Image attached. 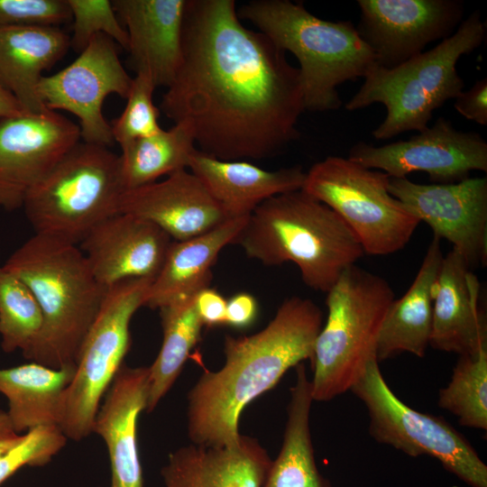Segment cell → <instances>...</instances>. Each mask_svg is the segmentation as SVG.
<instances>
[{
  "label": "cell",
  "instance_id": "obj_1",
  "mask_svg": "<svg viewBox=\"0 0 487 487\" xmlns=\"http://www.w3.org/2000/svg\"><path fill=\"white\" fill-rule=\"evenodd\" d=\"M160 111L222 161L262 160L300 136L299 68L265 34L244 26L234 0H188L179 66Z\"/></svg>",
  "mask_w": 487,
  "mask_h": 487
},
{
  "label": "cell",
  "instance_id": "obj_2",
  "mask_svg": "<svg viewBox=\"0 0 487 487\" xmlns=\"http://www.w3.org/2000/svg\"><path fill=\"white\" fill-rule=\"evenodd\" d=\"M323 315L311 299H285L274 317L258 333L226 335L225 363L205 370L188 393V433L192 444H236L239 418L254 399L272 389L291 367L314 357Z\"/></svg>",
  "mask_w": 487,
  "mask_h": 487
},
{
  "label": "cell",
  "instance_id": "obj_3",
  "mask_svg": "<svg viewBox=\"0 0 487 487\" xmlns=\"http://www.w3.org/2000/svg\"><path fill=\"white\" fill-rule=\"evenodd\" d=\"M3 266L29 287L42 315L41 332L23 356L53 369L76 367L107 290L78 245L34 234Z\"/></svg>",
  "mask_w": 487,
  "mask_h": 487
},
{
  "label": "cell",
  "instance_id": "obj_4",
  "mask_svg": "<svg viewBox=\"0 0 487 487\" xmlns=\"http://www.w3.org/2000/svg\"><path fill=\"white\" fill-rule=\"evenodd\" d=\"M233 244L266 266L294 263L308 288L325 293L364 254L344 220L302 189L260 204Z\"/></svg>",
  "mask_w": 487,
  "mask_h": 487
},
{
  "label": "cell",
  "instance_id": "obj_5",
  "mask_svg": "<svg viewBox=\"0 0 487 487\" xmlns=\"http://www.w3.org/2000/svg\"><path fill=\"white\" fill-rule=\"evenodd\" d=\"M237 14L299 63L305 111L341 107L337 87L364 78L375 57L350 21L331 22L289 0H253Z\"/></svg>",
  "mask_w": 487,
  "mask_h": 487
},
{
  "label": "cell",
  "instance_id": "obj_6",
  "mask_svg": "<svg viewBox=\"0 0 487 487\" xmlns=\"http://www.w3.org/2000/svg\"><path fill=\"white\" fill-rule=\"evenodd\" d=\"M485 35L486 23L475 10L433 49L393 69L374 66L345 105V109L384 105L385 119L372 133L377 140L391 139L408 131H424L433 112L463 91L464 83L456 63L463 55L476 50Z\"/></svg>",
  "mask_w": 487,
  "mask_h": 487
},
{
  "label": "cell",
  "instance_id": "obj_7",
  "mask_svg": "<svg viewBox=\"0 0 487 487\" xmlns=\"http://www.w3.org/2000/svg\"><path fill=\"white\" fill-rule=\"evenodd\" d=\"M326 294L327 317L315 343L310 380L317 401L350 391L376 358L379 331L395 299L386 280L355 264L343 271Z\"/></svg>",
  "mask_w": 487,
  "mask_h": 487
},
{
  "label": "cell",
  "instance_id": "obj_8",
  "mask_svg": "<svg viewBox=\"0 0 487 487\" xmlns=\"http://www.w3.org/2000/svg\"><path fill=\"white\" fill-rule=\"evenodd\" d=\"M124 190L120 156L83 142L30 189L22 208L34 234L78 245L119 212Z\"/></svg>",
  "mask_w": 487,
  "mask_h": 487
},
{
  "label": "cell",
  "instance_id": "obj_9",
  "mask_svg": "<svg viewBox=\"0 0 487 487\" xmlns=\"http://www.w3.org/2000/svg\"><path fill=\"white\" fill-rule=\"evenodd\" d=\"M389 181L382 171L327 156L306 172L301 189L334 210L364 253L388 255L405 247L420 223L389 193Z\"/></svg>",
  "mask_w": 487,
  "mask_h": 487
},
{
  "label": "cell",
  "instance_id": "obj_10",
  "mask_svg": "<svg viewBox=\"0 0 487 487\" xmlns=\"http://www.w3.org/2000/svg\"><path fill=\"white\" fill-rule=\"evenodd\" d=\"M152 280L128 279L107 288L64 393L59 427L68 439L79 441L93 433L102 400L128 353L131 319L143 307Z\"/></svg>",
  "mask_w": 487,
  "mask_h": 487
},
{
  "label": "cell",
  "instance_id": "obj_11",
  "mask_svg": "<svg viewBox=\"0 0 487 487\" xmlns=\"http://www.w3.org/2000/svg\"><path fill=\"white\" fill-rule=\"evenodd\" d=\"M350 391L366 407L374 440L412 457H434L469 486L487 487V466L469 441L441 417L401 401L384 380L376 358Z\"/></svg>",
  "mask_w": 487,
  "mask_h": 487
},
{
  "label": "cell",
  "instance_id": "obj_12",
  "mask_svg": "<svg viewBox=\"0 0 487 487\" xmlns=\"http://www.w3.org/2000/svg\"><path fill=\"white\" fill-rule=\"evenodd\" d=\"M132 82L119 60L116 43L97 34L72 63L43 76L37 95L47 109L65 110L78 117L84 142L109 147L115 141L103 115L104 101L111 94L126 99Z\"/></svg>",
  "mask_w": 487,
  "mask_h": 487
},
{
  "label": "cell",
  "instance_id": "obj_13",
  "mask_svg": "<svg viewBox=\"0 0 487 487\" xmlns=\"http://www.w3.org/2000/svg\"><path fill=\"white\" fill-rule=\"evenodd\" d=\"M347 158L390 178L422 171L434 182L449 184L469 178L473 170L487 171V142L478 133L459 131L440 116L408 140L379 147L360 141Z\"/></svg>",
  "mask_w": 487,
  "mask_h": 487
},
{
  "label": "cell",
  "instance_id": "obj_14",
  "mask_svg": "<svg viewBox=\"0 0 487 487\" xmlns=\"http://www.w3.org/2000/svg\"><path fill=\"white\" fill-rule=\"evenodd\" d=\"M389 193L434 236L452 244L470 268L487 260V178H467L449 184H421L390 178Z\"/></svg>",
  "mask_w": 487,
  "mask_h": 487
},
{
  "label": "cell",
  "instance_id": "obj_15",
  "mask_svg": "<svg viewBox=\"0 0 487 487\" xmlns=\"http://www.w3.org/2000/svg\"><path fill=\"white\" fill-rule=\"evenodd\" d=\"M357 5V32L372 50L376 66L385 69L452 35L464 13L459 0H358Z\"/></svg>",
  "mask_w": 487,
  "mask_h": 487
},
{
  "label": "cell",
  "instance_id": "obj_16",
  "mask_svg": "<svg viewBox=\"0 0 487 487\" xmlns=\"http://www.w3.org/2000/svg\"><path fill=\"white\" fill-rule=\"evenodd\" d=\"M79 139L78 125L55 111L0 119V209L22 208L30 189Z\"/></svg>",
  "mask_w": 487,
  "mask_h": 487
},
{
  "label": "cell",
  "instance_id": "obj_17",
  "mask_svg": "<svg viewBox=\"0 0 487 487\" xmlns=\"http://www.w3.org/2000/svg\"><path fill=\"white\" fill-rule=\"evenodd\" d=\"M171 242L153 223L118 212L96 225L78 247L96 280L109 288L128 279L154 280Z\"/></svg>",
  "mask_w": 487,
  "mask_h": 487
},
{
  "label": "cell",
  "instance_id": "obj_18",
  "mask_svg": "<svg viewBox=\"0 0 487 487\" xmlns=\"http://www.w3.org/2000/svg\"><path fill=\"white\" fill-rule=\"evenodd\" d=\"M119 212L148 220L174 241H184L216 227L230 217L189 170L161 181L124 189Z\"/></svg>",
  "mask_w": 487,
  "mask_h": 487
},
{
  "label": "cell",
  "instance_id": "obj_19",
  "mask_svg": "<svg viewBox=\"0 0 487 487\" xmlns=\"http://www.w3.org/2000/svg\"><path fill=\"white\" fill-rule=\"evenodd\" d=\"M115 14L128 36L127 51L136 74L168 87L181 60L188 0H114Z\"/></svg>",
  "mask_w": 487,
  "mask_h": 487
},
{
  "label": "cell",
  "instance_id": "obj_20",
  "mask_svg": "<svg viewBox=\"0 0 487 487\" xmlns=\"http://www.w3.org/2000/svg\"><path fill=\"white\" fill-rule=\"evenodd\" d=\"M477 277L455 249L443 258L434 285L429 346L458 355L487 349V320Z\"/></svg>",
  "mask_w": 487,
  "mask_h": 487
},
{
  "label": "cell",
  "instance_id": "obj_21",
  "mask_svg": "<svg viewBox=\"0 0 487 487\" xmlns=\"http://www.w3.org/2000/svg\"><path fill=\"white\" fill-rule=\"evenodd\" d=\"M149 367L123 364L96 413L93 432L106 445L110 487H144L137 446V421L146 409Z\"/></svg>",
  "mask_w": 487,
  "mask_h": 487
},
{
  "label": "cell",
  "instance_id": "obj_22",
  "mask_svg": "<svg viewBox=\"0 0 487 487\" xmlns=\"http://www.w3.org/2000/svg\"><path fill=\"white\" fill-rule=\"evenodd\" d=\"M271 461L257 439L241 435L233 446L179 447L161 474L165 487H262Z\"/></svg>",
  "mask_w": 487,
  "mask_h": 487
},
{
  "label": "cell",
  "instance_id": "obj_23",
  "mask_svg": "<svg viewBox=\"0 0 487 487\" xmlns=\"http://www.w3.org/2000/svg\"><path fill=\"white\" fill-rule=\"evenodd\" d=\"M188 170L230 217L249 216L265 200L301 189L306 178L300 166L268 170L246 161L218 160L198 149Z\"/></svg>",
  "mask_w": 487,
  "mask_h": 487
},
{
  "label": "cell",
  "instance_id": "obj_24",
  "mask_svg": "<svg viewBox=\"0 0 487 487\" xmlns=\"http://www.w3.org/2000/svg\"><path fill=\"white\" fill-rule=\"evenodd\" d=\"M249 216L230 218L188 240L172 241L159 274L148 289L143 307L159 309L178 299L195 297L209 287L217 256L234 243Z\"/></svg>",
  "mask_w": 487,
  "mask_h": 487
},
{
  "label": "cell",
  "instance_id": "obj_25",
  "mask_svg": "<svg viewBox=\"0 0 487 487\" xmlns=\"http://www.w3.org/2000/svg\"><path fill=\"white\" fill-rule=\"evenodd\" d=\"M70 47V37L55 26L0 28V84L28 113L47 109L37 95L43 72L60 60Z\"/></svg>",
  "mask_w": 487,
  "mask_h": 487
},
{
  "label": "cell",
  "instance_id": "obj_26",
  "mask_svg": "<svg viewBox=\"0 0 487 487\" xmlns=\"http://www.w3.org/2000/svg\"><path fill=\"white\" fill-rule=\"evenodd\" d=\"M443 258L440 239L434 236L412 284L388 308L376 342L379 363L401 353L426 354L432 330L434 285Z\"/></svg>",
  "mask_w": 487,
  "mask_h": 487
},
{
  "label": "cell",
  "instance_id": "obj_27",
  "mask_svg": "<svg viewBox=\"0 0 487 487\" xmlns=\"http://www.w3.org/2000/svg\"><path fill=\"white\" fill-rule=\"evenodd\" d=\"M75 371L76 367L53 369L34 362L0 368V392L8 400L6 413L15 433L41 425L59 426L64 393Z\"/></svg>",
  "mask_w": 487,
  "mask_h": 487
},
{
  "label": "cell",
  "instance_id": "obj_28",
  "mask_svg": "<svg viewBox=\"0 0 487 487\" xmlns=\"http://www.w3.org/2000/svg\"><path fill=\"white\" fill-rule=\"evenodd\" d=\"M311 381L303 363L296 366L290 388L283 443L271 461L262 487H332L318 471L310 432Z\"/></svg>",
  "mask_w": 487,
  "mask_h": 487
},
{
  "label": "cell",
  "instance_id": "obj_29",
  "mask_svg": "<svg viewBox=\"0 0 487 487\" xmlns=\"http://www.w3.org/2000/svg\"><path fill=\"white\" fill-rule=\"evenodd\" d=\"M195 297L159 308L163 337L160 352L149 366L147 412H152L170 390L190 351L201 338L204 325L196 309Z\"/></svg>",
  "mask_w": 487,
  "mask_h": 487
},
{
  "label": "cell",
  "instance_id": "obj_30",
  "mask_svg": "<svg viewBox=\"0 0 487 487\" xmlns=\"http://www.w3.org/2000/svg\"><path fill=\"white\" fill-rule=\"evenodd\" d=\"M120 173L124 189L138 188L188 169L197 150L190 127L175 123L169 130L135 140L121 148Z\"/></svg>",
  "mask_w": 487,
  "mask_h": 487
},
{
  "label": "cell",
  "instance_id": "obj_31",
  "mask_svg": "<svg viewBox=\"0 0 487 487\" xmlns=\"http://www.w3.org/2000/svg\"><path fill=\"white\" fill-rule=\"evenodd\" d=\"M438 406L461 426L487 429V349L459 355L449 383L439 391Z\"/></svg>",
  "mask_w": 487,
  "mask_h": 487
},
{
  "label": "cell",
  "instance_id": "obj_32",
  "mask_svg": "<svg viewBox=\"0 0 487 487\" xmlns=\"http://www.w3.org/2000/svg\"><path fill=\"white\" fill-rule=\"evenodd\" d=\"M42 326L39 304L29 287L0 266V336L5 353L19 349L23 355L36 341Z\"/></svg>",
  "mask_w": 487,
  "mask_h": 487
},
{
  "label": "cell",
  "instance_id": "obj_33",
  "mask_svg": "<svg viewBox=\"0 0 487 487\" xmlns=\"http://www.w3.org/2000/svg\"><path fill=\"white\" fill-rule=\"evenodd\" d=\"M155 88L152 78L145 74H136L133 78L126 106L110 124L114 141L121 148L162 129L159 124L160 109L152 100Z\"/></svg>",
  "mask_w": 487,
  "mask_h": 487
},
{
  "label": "cell",
  "instance_id": "obj_34",
  "mask_svg": "<svg viewBox=\"0 0 487 487\" xmlns=\"http://www.w3.org/2000/svg\"><path fill=\"white\" fill-rule=\"evenodd\" d=\"M70 11L72 35L70 47L81 52L90 40L105 34L127 50L128 36L108 0H67Z\"/></svg>",
  "mask_w": 487,
  "mask_h": 487
},
{
  "label": "cell",
  "instance_id": "obj_35",
  "mask_svg": "<svg viewBox=\"0 0 487 487\" xmlns=\"http://www.w3.org/2000/svg\"><path fill=\"white\" fill-rule=\"evenodd\" d=\"M68 437L56 424L30 428L0 459V484L25 465L47 464L66 445Z\"/></svg>",
  "mask_w": 487,
  "mask_h": 487
},
{
  "label": "cell",
  "instance_id": "obj_36",
  "mask_svg": "<svg viewBox=\"0 0 487 487\" xmlns=\"http://www.w3.org/2000/svg\"><path fill=\"white\" fill-rule=\"evenodd\" d=\"M71 20L67 0H0V28L55 26Z\"/></svg>",
  "mask_w": 487,
  "mask_h": 487
},
{
  "label": "cell",
  "instance_id": "obj_37",
  "mask_svg": "<svg viewBox=\"0 0 487 487\" xmlns=\"http://www.w3.org/2000/svg\"><path fill=\"white\" fill-rule=\"evenodd\" d=\"M454 108L464 117L481 125H487V78L476 81L455 98Z\"/></svg>",
  "mask_w": 487,
  "mask_h": 487
},
{
  "label": "cell",
  "instance_id": "obj_38",
  "mask_svg": "<svg viewBox=\"0 0 487 487\" xmlns=\"http://www.w3.org/2000/svg\"><path fill=\"white\" fill-rule=\"evenodd\" d=\"M257 316L258 303L252 294L238 292L226 299V326L244 329L254 323Z\"/></svg>",
  "mask_w": 487,
  "mask_h": 487
},
{
  "label": "cell",
  "instance_id": "obj_39",
  "mask_svg": "<svg viewBox=\"0 0 487 487\" xmlns=\"http://www.w3.org/2000/svg\"><path fill=\"white\" fill-rule=\"evenodd\" d=\"M195 306L204 326L212 327L225 325L226 299L209 287L195 297Z\"/></svg>",
  "mask_w": 487,
  "mask_h": 487
},
{
  "label": "cell",
  "instance_id": "obj_40",
  "mask_svg": "<svg viewBox=\"0 0 487 487\" xmlns=\"http://www.w3.org/2000/svg\"><path fill=\"white\" fill-rule=\"evenodd\" d=\"M28 112L19 100L0 84V119L19 116Z\"/></svg>",
  "mask_w": 487,
  "mask_h": 487
},
{
  "label": "cell",
  "instance_id": "obj_41",
  "mask_svg": "<svg viewBox=\"0 0 487 487\" xmlns=\"http://www.w3.org/2000/svg\"><path fill=\"white\" fill-rule=\"evenodd\" d=\"M20 436L15 432L0 436V459L18 441Z\"/></svg>",
  "mask_w": 487,
  "mask_h": 487
},
{
  "label": "cell",
  "instance_id": "obj_42",
  "mask_svg": "<svg viewBox=\"0 0 487 487\" xmlns=\"http://www.w3.org/2000/svg\"><path fill=\"white\" fill-rule=\"evenodd\" d=\"M10 419L5 411L0 409V436L14 433Z\"/></svg>",
  "mask_w": 487,
  "mask_h": 487
}]
</instances>
